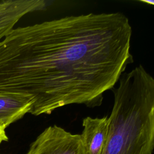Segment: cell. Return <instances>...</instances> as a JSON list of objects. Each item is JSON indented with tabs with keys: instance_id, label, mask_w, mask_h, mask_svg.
Masks as SVG:
<instances>
[{
	"instance_id": "1",
	"label": "cell",
	"mask_w": 154,
	"mask_h": 154,
	"mask_svg": "<svg viewBox=\"0 0 154 154\" xmlns=\"http://www.w3.org/2000/svg\"><path fill=\"white\" fill-rule=\"evenodd\" d=\"M131 37L121 12L13 28L0 41V92L28 97L34 116L71 104L99 106L133 63Z\"/></svg>"
},
{
	"instance_id": "2",
	"label": "cell",
	"mask_w": 154,
	"mask_h": 154,
	"mask_svg": "<svg viewBox=\"0 0 154 154\" xmlns=\"http://www.w3.org/2000/svg\"><path fill=\"white\" fill-rule=\"evenodd\" d=\"M111 90L114 103L102 154H152L154 79L142 65L122 74Z\"/></svg>"
},
{
	"instance_id": "3",
	"label": "cell",
	"mask_w": 154,
	"mask_h": 154,
	"mask_svg": "<svg viewBox=\"0 0 154 154\" xmlns=\"http://www.w3.org/2000/svg\"><path fill=\"white\" fill-rule=\"evenodd\" d=\"M26 154H85L80 134L49 126L31 144Z\"/></svg>"
},
{
	"instance_id": "4",
	"label": "cell",
	"mask_w": 154,
	"mask_h": 154,
	"mask_svg": "<svg viewBox=\"0 0 154 154\" xmlns=\"http://www.w3.org/2000/svg\"><path fill=\"white\" fill-rule=\"evenodd\" d=\"M48 2L43 0H5L0 2V41L25 14L45 10Z\"/></svg>"
},
{
	"instance_id": "5",
	"label": "cell",
	"mask_w": 154,
	"mask_h": 154,
	"mask_svg": "<svg viewBox=\"0 0 154 154\" xmlns=\"http://www.w3.org/2000/svg\"><path fill=\"white\" fill-rule=\"evenodd\" d=\"M82 126L80 136L85 153L102 154L108 136V117H87L82 120Z\"/></svg>"
},
{
	"instance_id": "6",
	"label": "cell",
	"mask_w": 154,
	"mask_h": 154,
	"mask_svg": "<svg viewBox=\"0 0 154 154\" xmlns=\"http://www.w3.org/2000/svg\"><path fill=\"white\" fill-rule=\"evenodd\" d=\"M31 107V99L25 95L0 92V124L6 129L26 113H29Z\"/></svg>"
},
{
	"instance_id": "7",
	"label": "cell",
	"mask_w": 154,
	"mask_h": 154,
	"mask_svg": "<svg viewBox=\"0 0 154 154\" xmlns=\"http://www.w3.org/2000/svg\"><path fill=\"white\" fill-rule=\"evenodd\" d=\"M5 128L0 124V142L7 141L8 140V138L5 133Z\"/></svg>"
},
{
	"instance_id": "8",
	"label": "cell",
	"mask_w": 154,
	"mask_h": 154,
	"mask_svg": "<svg viewBox=\"0 0 154 154\" xmlns=\"http://www.w3.org/2000/svg\"><path fill=\"white\" fill-rule=\"evenodd\" d=\"M141 2H146V3H148L149 4H151V5H154V1H141Z\"/></svg>"
},
{
	"instance_id": "9",
	"label": "cell",
	"mask_w": 154,
	"mask_h": 154,
	"mask_svg": "<svg viewBox=\"0 0 154 154\" xmlns=\"http://www.w3.org/2000/svg\"><path fill=\"white\" fill-rule=\"evenodd\" d=\"M1 142H0V144H1Z\"/></svg>"
},
{
	"instance_id": "10",
	"label": "cell",
	"mask_w": 154,
	"mask_h": 154,
	"mask_svg": "<svg viewBox=\"0 0 154 154\" xmlns=\"http://www.w3.org/2000/svg\"><path fill=\"white\" fill-rule=\"evenodd\" d=\"M0 154H1V153H0Z\"/></svg>"
}]
</instances>
